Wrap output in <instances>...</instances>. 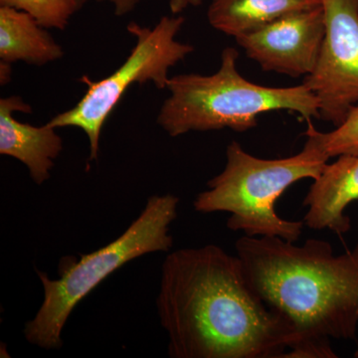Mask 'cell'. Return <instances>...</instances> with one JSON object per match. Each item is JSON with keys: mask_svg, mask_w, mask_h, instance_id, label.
I'll return each instance as SVG.
<instances>
[{"mask_svg": "<svg viewBox=\"0 0 358 358\" xmlns=\"http://www.w3.org/2000/svg\"><path fill=\"white\" fill-rule=\"evenodd\" d=\"M87 0H0V6L13 7L31 15L46 29L65 30L71 18Z\"/></svg>", "mask_w": 358, "mask_h": 358, "instance_id": "4fadbf2b", "label": "cell"}, {"mask_svg": "<svg viewBox=\"0 0 358 358\" xmlns=\"http://www.w3.org/2000/svg\"><path fill=\"white\" fill-rule=\"evenodd\" d=\"M64 56L62 46L24 11L0 6V61L44 66Z\"/></svg>", "mask_w": 358, "mask_h": 358, "instance_id": "8fae6325", "label": "cell"}, {"mask_svg": "<svg viewBox=\"0 0 358 358\" xmlns=\"http://www.w3.org/2000/svg\"><path fill=\"white\" fill-rule=\"evenodd\" d=\"M11 63L0 61V84L1 86L8 84L13 78V66Z\"/></svg>", "mask_w": 358, "mask_h": 358, "instance_id": "e0dca14e", "label": "cell"}, {"mask_svg": "<svg viewBox=\"0 0 358 358\" xmlns=\"http://www.w3.org/2000/svg\"><path fill=\"white\" fill-rule=\"evenodd\" d=\"M31 114V106L20 96L0 99V155L20 160L37 185L50 178L54 162L63 150L62 138L47 122L42 127L21 122L14 113Z\"/></svg>", "mask_w": 358, "mask_h": 358, "instance_id": "9c48e42d", "label": "cell"}, {"mask_svg": "<svg viewBox=\"0 0 358 358\" xmlns=\"http://www.w3.org/2000/svg\"><path fill=\"white\" fill-rule=\"evenodd\" d=\"M157 307L173 358L286 357L296 341L250 286L239 257L217 245L166 256Z\"/></svg>", "mask_w": 358, "mask_h": 358, "instance_id": "6da1fadb", "label": "cell"}, {"mask_svg": "<svg viewBox=\"0 0 358 358\" xmlns=\"http://www.w3.org/2000/svg\"><path fill=\"white\" fill-rule=\"evenodd\" d=\"M185 21L182 16L173 14L160 18L152 28L129 23L128 31L136 37V44L126 61L99 81L80 78L88 86L85 95L72 109L56 115L48 124L56 129H82L88 136L89 159H98L103 124L129 87L152 82L159 90L167 89L169 70L194 51L192 45L176 39Z\"/></svg>", "mask_w": 358, "mask_h": 358, "instance_id": "8992f818", "label": "cell"}, {"mask_svg": "<svg viewBox=\"0 0 358 358\" xmlns=\"http://www.w3.org/2000/svg\"><path fill=\"white\" fill-rule=\"evenodd\" d=\"M235 248L253 291L293 329L286 357L336 358L331 339L357 338L358 245L334 255L322 240L244 235Z\"/></svg>", "mask_w": 358, "mask_h": 358, "instance_id": "7a4b0ae2", "label": "cell"}, {"mask_svg": "<svg viewBox=\"0 0 358 358\" xmlns=\"http://www.w3.org/2000/svg\"><path fill=\"white\" fill-rule=\"evenodd\" d=\"M238 58L239 52L228 47L214 74L192 73L169 79V96L157 120L169 136L224 129L243 133L255 128L258 115L271 110L298 113L308 122L320 119L319 100L305 85L272 88L252 83L238 71Z\"/></svg>", "mask_w": 358, "mask_h": 358, "instance_id": "3957f363", "label": "cell"}, {"mask_svg": "<svg viewBox=\"0 0 358 358\" xmlns=\"http://www.w3.org/2000/svg\"><path fill=\"white\" fill-rule=\"evenodd\" d=\"M202 2L203 0H169V8L171 13L178 15L186 9L199 6Z\"/></svg>", "mask_w": 358, "mask_h": 358, "instance_id": "2e32d148", "label": "cell"}, {"mask_svg": "<svg viewBox=\"0 0 358 358\" xmlns=\"http://www.w3.org/2000/svg\"><path fill=\"white\" fill-rule=\"evenodd\" d=\"M355 357L358 358V348H357V352H355Z\"/></svg>", "mask_w": 358, "mask_h": 358, "instance_id": "ac0fdd59", "label": "cell"}, {"mask_svg": "<svg viewBox=\"0 0 358 358\" xmlns=\"http://www.w3.org/2000/svg\"><path fill=\"white\" fill-rule=\"evenodd\" d=\"M306 136H310L329 159L343 155H358V106L353 108L341 126L322 133L308 122Z\"/></svg>", "mask_w": 358, "mask_h": 358, "instance_id": "5bb4252c", "label": "cell"}, {"mask_svg": "<svg viewBox=\"0 0 358 358\" xmlns=\"http://www.w3.org/2000/svg\"><path fill=\"white\" fill-rule=\"evenodd\" d=\"M358 199V155H339L327 164L313 180L303 200L308 207L306 225L310 229L334 231L338 235L350 229V219L345 211Z\"/></svg>", "mask_w": 358, "mask_h": 358, "instance_id": "30bf717a", "label": "cell"}, {"mask_svg": "<svg viewBox=\"0 0 358 358\" xmlns=\"http://www.w3.org/2000/svg\"><path fill=\"white\" fill-rule=\"evenodd\" d=\"M326 30L320 6L289 14L235 40L263 70L307 77L319 60Z\"/></svg>", "mask_w": 358, "mask_h": 358, "instance_id": "ba28073f", "label": "cell"}, {"mask_svg": "<svg viewBox=\"0 0 358 358\" xmlns=\"http://www.w3.org/2000/svg\"><path fill=\"white\" fill-rule=\"evenodd\" d=\"M96 1L110 3L114 8L115 15L124 16L134 11L141 0H96Z\"/></svg>", "mask_w": 358, "mask_h": 358, "instance_id": "9a60e30c", "label": "cell"}, {"mask_svg": "<svg viewBox=\"0 0 358 358\" xmlns=\"http://www.w3.org/2000/svg\"><path fill=\"white\" fill-rule=\"evenodd\" d=\"M322 6V0H212L207 18L214 29L236 37L289 14Z\"/></svg>", "mask_w": 358, "mask_h": 358, "instance_id": "7c38bea8", "label": "cell"}, {"mask_svg": "<svg viewBox=\"0 0 358 358\" xmlns=\"http://www.w3.org/2000/svg\"><path fill=\"white\" fill-rule=\"evenodd\" d=\"M326 37L303 85L320 103V119L334 127L358 106V0H322Z\"/></svg>", "mask_w": 358, "mask_h": 358, "instance_id": "52a82bcc", "label": "cell"}, {"mask_svg": "<svg viewBox=\"0 0 358 358\" xmlns=\"http://www.w3.org/2000/svg\"><path fill=\"white\" fill-rule=\"evenodd\" d=\"M329 159L310 136L301 152L279 159H258L232 141L222 173L208 181V189L197 195L193 206L201 213L229 212L227 227L246 236L280 237L296 243L303 221L282 218L275 203L294 183L319 178Z\"/></svg>", "mask_w": 358, "mask_h": 358, "instance_id": "277c9868", "label": "cell"}, {"mask_svg": "<svg viewBox=\"0 0 358 358\" xmlns=\"http://www.w3.org/2000/svg\"><path fill=\"white\" fill-rule=\"evenodd\" d=\"M178 203L176 195H154L121 236L67 263L59 279L52 280L37 271L43 287V303L35 317L26 322V341L47 350L62 348L63 329L73 310L106 278L134 259L171 250L173 238L169 227L178 216Z\"/></svg>", "mask_w": 358, "mask_h": 358, "instance_id": "5b68a950", "label": "cell"}]
</instances>
